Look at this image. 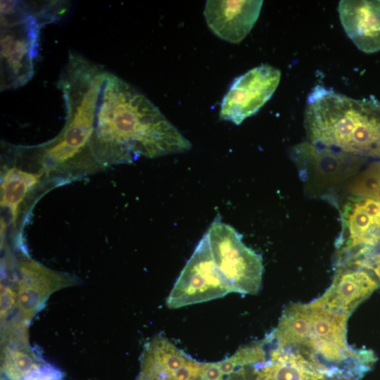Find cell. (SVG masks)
I'll return each mask as SVG.
<instances>
[{"mask_svg":"<svg viewBox=\"0 0 380 380\" xmlns=\"http://www.w3.org/2000/svg\"><path fill=\"white\" fill-rule=\"evenodd\" d=\"M191 143L144 94L106 70L91 146L99 167L188 151Z\"/></svg>","mask_w":380,"mask_h":380,"instance_id":"1","label":"cell"},{"mask_svg":"<svg viewBox=\"0 0 380 380\" xmlns=\"http://www.w3.org/2000/svg\"><path fill=\"white\" fill-rule=\"evenodd\" d=\"M105 72L78 53L69 54L58 81L65 106V125L56 137L36 146L39 161L47 175L99 168L91 146L96 100Z\"/></svg>","mask_w":380,"mask_h":380,"instance_id":"2","label":"cell"},{"mask_svg":"<svg viewBox=\"0 0 380 380\" xmlns=\"http://www.w3.org/2000/svg\"><path fill=\"white\" fill-rule=\"evenodd\" d=\"M308 142L355 157H380V101L355 99L321 85L304 113Z\"/></svg>","mask_w":380,"mask_h":380,"instance_id":"3","label":"cell"},{"mask_svg":"<svg viewBox=\"0 0 380 380\" xmlns=\"http://www.w3.org/2000/svg\"><path fill=\"white\" fill-rule=\"evenodd\" d=\"M349 317L329 310L315 300L290 303L272 332L300 343L347 380H360L376 360L370 350L355 349L347 341Z\"/></svg>","mask_w":380,"mask_h":380,"instance_id":"4","label":"cell"},{"mask_svg":"<svg viewBox=\"0 0 380 380\" xmlns=\"http://www.w3.org/2000/svg\"><path fill=\"white\" fill-rule=\"evenodd\" d=\"M217 365L222 380H346L304 346L272 331Z\"/></svg>","mask_w":380,"mask_h":380,"instance_id":"5","label":"cell"},{"mask_svg":"<svg viewBox=\"0 0 380 380\" xmlns=\"http://www.w3.org/2000/svg\"><path fill=\"white\" fill-rule=\"evenodd\" d=\"M65 3L1 1V90L21 87L32 77L42 27L60 18Z\"/></svg>","mask_w":380,"mask_h":380,"instance_id":"6","label":"cell"},{"mask_svg":"<svg viewBox=\"0 0 380 380\" xmlns=\"http://www.w3.org/2000/svg\"><path fill=\"white\" fill-rule=\"evenodd\" d=\"M206 234L214 262L232 291L257 294L264 271L261 255L246 246L241 235L219 215Z\"/></svg>","mask_w":380,"mask_h":380,"instance_id":"7","label":"cell"},{"mask_svg":"<svg viewBox=\"0 0 380 380\" xmlns=\"http://www.w3.org/2000/svg\"><path fill=\"white\" fill-rule=\"evenodd\" d=\"M231 292L214 262L205 233L177 279L166 305L171 309L179 308L219 298Z\"/></svg>","mask_w":380,"mask_h":380,"instance_id":"8","label":"cell"},{"mask_svg":"<svg viewBox=\"0 0 380 380\" xmlns=\"http://www.w3.org/2000/svg\"><path fill=\"white\" fill-rule=\"evenodd\" d=\"M341 231L335 243L334 263L380 246V201L350 197L341 211Z\"/></svg>","mask_w":380,"mask_h":380,"instance_id":"9","label":"cell"},{"mask_svg":"<svg viewBox=\"0 0 380 380\" xmlns=\"http://www.w3.org/2000/svg\"><path fill=\"white\" fill-rule=\"evenodd\" d=\"M280 79V70L268 65L255 67L236 77L222 99L220 118L240 125L272 97Z\"/></svg>","mask_w":380,"mask_h":380,"instance_id":"10","label":"cell"},{"mask_svg":"<svg viewBox=\"0 0 380 380\" xmlns=\"http://www.w3.org/2000/svg\"><path fill=\"white\" fill-rule=\"evenodd\" d=\"M7 161L4 163L1 176V207L8 213L9 222L15 227L27 201L47 176L37 158L35 167H26L25 146H8ZM36 155V154H35Z\"/></svg>","mask_w":380,"mask_h":380,"instance_id":"11","label":"cell"},{"mask_svg":"<svg viewBox=\"0 0 380 380\" xmlns=\"http://www.w3.org/2000/svg\"><path fill=\"white\" fill-rule=\"evenodd\" d=\"M203 364L158 335L146 344L134 380H201Z\"/></svg>","mask_w":380,"mask_h":380,"instance_id":"12","label":"cell"},{"mask_svg":"<svg viewBox=\"0 0 380 380\" xmlns=\"http://www.w3.org/2000/svg\"><path fill=\"white\" fill-rule=\"evenodd\" d=\"M331 283L315 300L325 308L350 317L379 286L366 270L350 264L334 266Z\"/></svg>","mask_w":380,"mask_h":380,"instance_id":"13","label":"cell"},{"mask_svg":"<svg viewBox=\"0 0 380 380\" xmlns=\"http://www.w3.org/2000/svg\"><path fill=\"white\" fill-rule=\"evenodd\" d=\"M262 4L261 0H209L203 13L208 27L216 36L230 43H239L254 26Z\"/></svg>","mask_w":380,"mask_h":380,"instance_id":"14","label":"cell"},{"mask_svg":"<svg viewBox=\"0 0 380 380\" xmlns=\"http://www.w3.org/2000/svg\"><path fill=\"white\" fill-rule=\"evenodd\" d=\"M338 11L346 34L360 50H380V0H342Z\"/></svg>","mask_w":380,"mask_h":380,"instance_id":"15","label":"cell"},{"mask_svg":"<svg viewBox=\"0 0 380 380\" xmlns=\"http://www.w3.org/2000/svg\"><path fill=\"white\" fill-rule=\"evenodd\" d=\"M18 302L22 311L31 315L49 293L67 281L70 276L51 270L32 260L25 258L19 266Z\"/></svg>","mask_w":380,"mask_h":380,"instance_id":"16","label":"cell"},{"mask_svg":"<svg viewBox=\"0 0 380 380\" xmlns=\"http://www.w3.org/2000/svg\"><path fill=\"white\" fill-rule=\"evenodd\" d=\"M44 362L31 353L21 350H7L1 363L3 379L22 380L32 369Z\"/></svg>","mask_w":380,"mask_h":380,"instance_id":"17","label":"cell"},{"mask_svg":"<svg viewBox=\"0 0 380 380\" xmlns=\"http://www.w3.org/2000/svg\"><path fill=\"white\" fill-rule=\"evenodd\" d=\"M350 191L355 196L380 201V162L371 164L354 180Z\"/></svg>","mask_w":380,"mask_h":380,"instance_id":"18","label":"cell"},{"mask_svg":"<svg viewBox=\"0 0 380 380\" xmlns=\"http://www.w3.org/2000/svg\"><path fill=\"white\" fill-rule=\"evenodd\" d=\"M380 246L359 257L355 260L346 263L362 267L367 270L380 286ZM343 265V264H342Z\"/></svg>","mask_w":380,"mask_h":380,"instance_id":"19","label":"cell"},{"mask_svg":"<svg viewBox=\"0 0 380 380\" xmlns=\"http://www.w3.org/2000/svg\"><path fill=\"white\" fill-rule=\"evenodd\" d=\"M63 377L61 370L44 362L32 369L22 380H63Z\"/></svg>","mask_w":380,"mask_h":380,"instance_id":"20","label":"cell"},{"mask_svg":"<svg viewBox=\"0 0 380 380\" xmlns=\"http://www.w3.org/2000/svg\"><path fill=\"white\" fill-rule=\"evenodd\" d=\"M15 300L13 291L5 286H1V315L5 316L12 309Z\"/></svg>","mask_w":380,"mask_h":380,"instance_id":"21","label":"cell"},{"mask_svg":"<svg viewBox=\"0 0 380 380\" xmlns=\"http://www.w3.org/2000/svg\"><path fill=\"white\" fill-rule=\"evenodd\" d=\"M1 380H6V379H1Z\"/></svg>","mask_w":380,"mask_h":380,"instance_id":"22","label":"cell"}]
</instances>
